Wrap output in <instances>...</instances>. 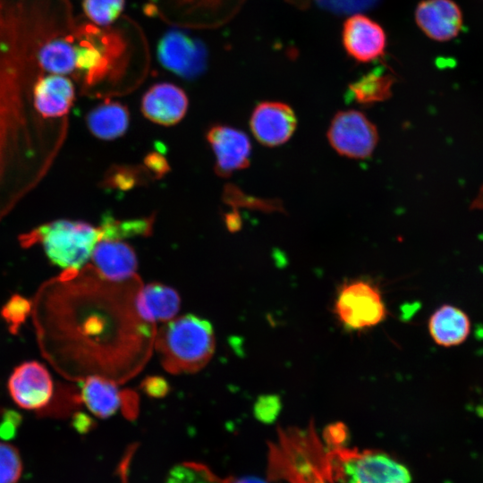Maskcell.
Returning a JSON list of instances; mask_svg holds the SVG:
<instances>
[{
    "label": "cell",
    "mask_w": 483,
    "mask_h": 483,
    "mask_svg": "<svg viewBox=\"0 0 483 483\" xmlns=\"http://www.w3.org/2000/svg\"><path fill=\"white\" fill-rule=\"evenodd\" d=\"M154 346L167 372L192 374L213 357L214 329L208 320L193 314L174 318L157 330Z\"/></svg>",
    "instance_id": "6da1fadb"
},
{
    "label": "cell",
    "mask_w": 483,
    "mask_h": 483,
    "mask_svg": "<svg viewBox=\"0 0 483 483\" xmlns=\"http://www.w3.org/2000/svg\"><path fill=\"white\" fill-rule=\"evenodd\" d=\"M32 236L42 243L52 264L74 271L92 256L101 232L86 222L62 219L39 226Z\"/></svg>",
    "instance_id": "7a4b0ae2"
},
{
    "label": "cell",
    "mask_w": 483,
    "mask_h": 483,
    "mask_svg": "<svg viewBox=\"0 0 483 483\" xmlns=\"http://www.w3.org/2000/svg\"><path fill=\"white\" fill-rule=\"evenodd\" d=\"M338 319L348 328L360 330L375 326L386 316L378 289L364 280L344 284L335 305Z\"/></svg>",
    "instance_id": "3957f363"
},
{
    "label": "cell",
    "mask_w": 483,
    "mask_h": 483,
    "mask_svg": "<svg viewBox=\"0 0 483 483\" xmlns=\"http://www.w3.org/2000/svg\"><path fill=\"white\" fill-rule=\"evenodd\" d=\"M327 138L334 149L342 156L364 159L371 156L377 141L376 126L366 115L356 110L341 111L331 121Z\"/></svg>",
    "instance_id": "277c9868"
},
{
    "label": "cell",
    "mask_w": 483,
    "mask_h": 483,
    "mask_svg": "<svg viewBox=\"0 0 483 483\" xmlns=\"http://www.w3.org/2000/svg\"><path fill=\"white\" fill-rule=\"evenodd\" d=\"M344 483H411L408 469L378 452H339Z\"/></svg>",
    "instance_id": "5b68a950"
},
{
    "label": "cell",
    "mask_w": 483,
    "mask_h": 483,
    "mask_svg": "<svg viewBox=\"0 0 483 483\" xmlns=\"http://www.w3.org/2000/svg\"><path fill=\"white\" fill-rule=\"evenodd\" d=\"M13 402L25 410H38L50 402L54 385L47 369L38 361H25L17 366L8 379Z\"/></svg>",
    "instance_id": "8992f818"
},
{
    "label": "cell",
    "mask_w": 483,
    "mask_h": 483,
    "mask_svg": "<svg viewBox=\"0 0 483 483\" xmlns=\"http://www.w3.org/2000/svg\"><path fill=\"white\" fill-rule=\"evenodd\" d=\"M80 400L92 414L102 419L113 416L120 409L128 419H133L138 410L134 393L123 394L117 383L96 374L82 381Z\"/></svg>",
    "instance_id": "52a82bcc"
},
{
    "label": "cell",
    "mask_w": 483,
    "mask_h": 483,
    "mask_svg": "<svg viewBox=\"0 0 483 483\" xmlns=\"http://www.w3.org/2000/svg\"><path fill=\"white\" fill-rule=\"evenodd\" d=\"M157 55L163 66L183 78L198 76L206 66L202 44L180 31H170L161 38Z\"/></svg>",
    "instance_id": "ba28073f"
},
{
    "label": "cell",
    "mask_w": 483,
    "mask_h": 483,
    "mask_svg": "<svg viewBox=\"0 0 483 483\" xmlns=\"http://www.w3.org/2000/svg\"><path fill=\"white\" fill-rule=\"evenodd\" d=\"M208 141L216 157V173L228 177L250 164V141L242 131L222 124L212 126L207 133Z\"/></svg>",
    "instance_id": "9c48e42d"
},
{
    "label": "cell",
    "mask_w": 483,
    "mask_h": 483,
    "mask_svg": "<svg viewBox=\"0 0 483 483\" xmlns=\"http://www.w3.org/2000/svg\"><path fill=\"white\" fill-rule=\"evenodd\" d=\"M297 119L292 107L284 103H259L252 112L250 129L261 144L275 147L285 143L293 134Z\"/></svg>",
    "instance_id": "30bf717a"
},
{
    "label": "cell",
    "mask_w": 483,
    "mask_h": 483,
    "mask_svg": "<svg viewBox=\"0 0 483 483\" xmlns=\"http://www.w3.org/2000/svg\"><path fill=\"white\" fill-rule=\"evenodd\" d=\"M342 38L345 51L358 62H371L385 53L386 36L384 30L360 13H355L344 21Z\"/></svg>",
    "instance_id": "8fae6325"
},
{
    "label": "cell",
    "mask_w": 483,
    "mask_h": 483,
    "mask_svg": "<svg viewBox=\"0 0 483 483\" xmlns=\"http://www.w3.org/2000/svg\"><path fill=\"white\" fill-rule=\"evenodd\" d=\"M415 21L428 38L448 41L455 38L462 27V14L453 0H424L415 10Z\"/></svg>",
    "instance_id": "7c38bea8"
},
{
    "label": "cell",
    "mask_w": 483,
    "mask_h": 483,
    "mask_svg": "<svg viewBox=\"0 0 483 483\" xmlns=\"http://www.w3.org/2000/svg\"><path fill=\"white\" fill-rule=\"evenodd\" d=\"M187 108L188 98L184 91L168 82L153 85L141 101L143 114L151 122L165 126L180 122Z\"/></svg>",
    "instance_id": "4fadbf2b"
},
{
    "label": "cell",
    "mask_w": 483,
    "mask_h": 483,
    "mask_svg": "<svg viewBox=\"0 0 483 483\" xmlns=\"http://www.w3.org/2000/svg\"><path fill=\"white\" fill-rule=\"evenodd\" d=\"M91 258L96 272L106 280L123 282L137 275L135 251L121 241L100 239Z\"/></svg>",
    "instance_id": "5bb4252c"
},
{
    "label": "cell",
    "mask_w": 483,
    "mask_h": 483,
    "mask_svg": "<svg viewBox=\"0 0 483 483\" xmlns=\"http://www.w3.org/2000/svg\"><path fill=\"white\" fill-rule=\"evenodd\" d=\"M33 100L44 117H59L69 112L74 100V87L64 75L51 73L38 79Z\"/></svg>",
    "instance_id": "9a60e30c"
},
{
    "label": "cell",
    "mask_w": 483,
    "mask_h": 483,
    "mask_svg": "<svg viewBox=\"0 0 483 483\" xmlns=\"http://www.w3.org/2000/svg\"><path fill=\"white\" fill-rule=\"evenodd\" d=\"M181 299L177 291L161 283L141 285L136 297L139 315L148 323L167 322L178 313Z\"/></svg>",
    "instance_id": "2e32d148"
},
{
    "label": "cell",
    "mask_w": 483,
    "mask_h": 483,
    "mask_svg": "<svg viewBox=\"0 0 483 483\" xmlns=\"http://www.w3.org/2000/svg\"><path fill=\"white\" fill-rule=\"evenodd\" d=\"M428 331L436 343L445 347L461 344L470 331V321L462 309L443 305L430 317Z\"/></svg>",
    "instance_id": "e0dca14e"
},
{
    "label": "cell",
    "mask_w": 483,
    "mask_h": 483,
    "mask_svg": "<svg viewBox=\"0 0 483 483\" xmlns=\"http://www.w3.org/2000/svg\"><path fill=\"white\" fill-rule=\"evenodd\" d=\"M87 125L94 136L105 140H114L127 131L128 109L119 102L106 101L88 114Z\"/></svg>",
    "instance_id": "ac0fdd59"
},
{
    "label": "cell",
    "mask_w": 483,
    "mask_h": 483,
    "mask_svg": "<svg viewBox=\"0 0 483 483\" xmlns=\"http://www.w3.org/2000/svg\"><path fill=\"white\" fill-rule=\"evenodd\" d=\"M39 66L54 74H69L76 70L77 50L72 37L46 41L37 55Z\"/></svg>",
    "instance_id": "d6986e66"
},
{
    "label": "cell",
    "mask_w": 483,
    "mask_h": 483,
    "mask_svg": "<svg viewBox=\"0 0 483 483\" xmlns=\"http://www.w3.org/2000/svg\"><path fill=\"white\" fill-rule=\"evenodd\" d=\"M394 78L379 69L370 72L349 86L350 94L359 103L371 104L387 99Z\"/></svg>",
    "instance_id": "ffe728a7"
},
{
    "label": "cell",
    "mask_w": 483,
    "mask_h": 483,
    "mask_svg": "<svg viewBox=\"0 0 483 483\" xmlns=\"http://www.w3.org/2000/svg\"><path fill=\"white\" fill-rule=\"evenodd\" d=\"M152 224V217L120 221L106 216L99 227L101 239L120 241L126 237L148 235Z\"/></svg>",
    "instance_id": "44dd1931"
},
{
    "label": "cell",
    "mask_w": 483,
    "mask_h": 483,
    "mask_svg": "<svg viewBox=\"0 0 483 483\" xmlns=\"http://www.w3.org/2000/svg\"><path fill=\"white\" fill-rule=\"evenodd\" d=\"M87 17L98 26L111 24L122 13L124 0H83Z\"/></svg>",
    "instance_id": "7402d4cb"
},
{
    "label": "cell",
    "mask_w": 483,
    "mask_h": 483,
    "mask_svg": "<svg viewBox=\"0 0 483 483\" xmlns=\"http://www.w3.org/2000/svg\"><path fill=\"white\" fill-rule=\"evenodd\" d=\"M22 469L19 450L9 443L0 441V483H17Z\"/></svg>",
    "instance_id": "603a6c76"
},
{
    "label": "cell",
    "mask_w": 483,
    "mask_h": 483,
    "mask_svg": "<svg viewBox=\"0 0 483 483\" xmlns=\"http://www.w3.org/2000/svg\"><path fill=\"white\" fill-rule=\"evenodd\" d=\"M30 309V301L28 299L20 294H13L3 306L1 316L13 333H15L28 318Z\"/></svg>",
    "instance_id": "cb8c5ba5"
},
{
    "label": "cell",
    "mask_w": 483,
    "mask_h": 483,
    "mask_svg": "<svg viewBox=\"0 0 483 483\" xmlns=\"http://www.w3.org/2000/svg\"><path fill=\"white\" fill-rule=\"evenodd\" d=\"M317 4L336 14H355L374 7L379 0H316Z\"/></svg>",
    "instance_id": "d4e9b609"
},
{
    "label": "cell",
    "mask_w": 483,
    "mask_h": 483,
    "mask_svg": "<svg viewBox=\"0 0 483 483\" xmlns=\"http://www.w3.org/2000/svg\"><path fill=\"white\" fill-rule=\"evenodd\" d=\"M280 401L275 395L259 396L254 405V415L264 423H270L275 419L280 411Z\"/></svg>",
    "instance_id": "484cf974"
},
{
    "label": "cell",
    "mask_w": 483,
    "mask_h": 483,
    "mask_svg": "<svg viewBox=\"0 0 483 483\" xmlns=\"http://www.w3.org/2000/svg\"><path fill=\"white\" fill-rule=\"evenodd\" d=\"M142 391L150 397L162 398L170 390L168 382L159 376H149L145 377L140 384Z\"/></svg>",
    "instance_id": "4316f807"
},
{
    "label": "cell",
    "mask_w": 483,
    "mask_h": 483,
    "mask_svg": "<svg viewBox=\"0 0 483 483\" xmlns=\"http://www.w3.org/2000/svg\"><path fill=\"white\" fill-rule=\"evenodd\" d=\"M21 417L13 411H6L0 421V436L8 438L14 435Z\"/></svg>",
    "instance_id": "83f0119b"
},
{
    "label": "cell",
    "mask_w": 483,
    "mask_h": 483,
    "mask_svg": "<svg viewBox=\"0 0 483 483\" xmlns=\"http://www.w3.org/2000/svg\"><path fill=\"white\" fill-rule=\"evenodd\" d=\"M146 165L157 175L163 174L167 168L165 160L157 154L149 155L146 159Z\"/></svg>",
    "instance_id": "f1b7e54d"
},
{
    "label": "cell",
    "mask_w": 483,
    "mask_h": 483,
    "mask_svg": "<svg viewBox=\"0 0 483 483\" xmlns=\"http://www.w3.org/2000/svg\"><path fill=\"white\" fill-rule=\"evenodd\" d=\"M326 437L333 442H339L345 437V428L342 423L329 426L326 432Z\"/></svg>",
    "instance_id": "f546056e"
},
{
    "label": "cell",
    "mask_w": 483,
    "mask_h": 483,
    "mask_svg": "<svg viewBox=\"0 0 483 483\" xmlns=\"http://www.w3.org/2000/svg\"><path fill=\"white\" fill-rule=\"evenodd\" d=\"M222 481L223 483H267L264 480L256 477H241V478L226 477V478H222Z\"/></svg>",
    "instance_id": "4dcf8cb0"
}]
</instances>
